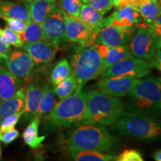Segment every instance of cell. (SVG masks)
Here are the masks:
<instances>
[{"mask_svg": "<svg viewBox=\"0 0 161 161\" xmlns=\"http://www.w3.org/2000/svg\"><path fill=\"white\" fill-rule=\"evenodd\" d=\"M114 25L134 32L139 28L147 25L142 19L140 12L134 5L119 6L111 15L104 19V25Z\"/></svg>", "mask_w": 161, "mask_h": 161, "instance_id": "10", "label": "cell"}, {"mask_svg": "<svg viewBox=\"0 0 161 161\" xmlns=\"http://www.w3.org/2000/svg\"><path fill=\"white\" fill-rule=\"evenodd\" d=\"M110 125L113 130L122 135L140 140H151L161 137V121L138 113L124 112Z\"/></svg>", "mask_w": 161, "mask_h": 161, "instance_id": "5", "label": "cell"}, {"mask_svg": "<svg viewBox=\"0 0 161 161\" xmlns=\"http://www.w3.org/2000/svg\"><path fill=\"white\" fill-rule=\"evenodd\" d=\"M136 8L140 12L142 19L147 25L155 21L161 14L160 0H138Z\"/></svg>", "mask_w": 161, "mask_h": 161, "instance_id": "21", "label": "cell"}, {"mask_svg": "<svg viewBox=\"0 0 161 161\" xmlns=\"http://www.w3.org/2000/svg\"><path fill=\"white\" fill-rule=\"evenodd\" d=\"M23 113V110H21V111L12 114L4 118L0 122V134H3L7 130L14 128L16 125L19 121L20 118H22Z\"/></svg>", "mask_w": 161, "mask_h": 161, "instance_id": "33", "label": "cell"}, {"mask_svg": "<svg viewBox=\"0 0 161 161\" xmlns=\"http://www.w3.org/2000/svg\"><path fill=\"white\" fill-rule=\"evenodd\" d=\"M81 1L83 3L91 6L103 16L110 11L114 7L112 0H81Z\"/></svg>", "mask_w": 161, "mask_h": 161, "instance_id": "32", "label": "cell"}, {"mask_svg": "<svg viewBox=\"0 0 161 161\" xmlns=\"http://www.w3.org/2000/svg\"><path fill=\"white\" fill-rule=\"evenodd\" d=\"M148 28L154 37L157 49H158L161 46V14L152 25H148Z\"/></svg>", "mask_w": 161, "mask_h": 161, "instance_id": "36", "label": "cell"}, {"mask_svg": "<svg viewBox=\"0 0 161 161\" xmlns=\"http://www.w3.org/2000/svg\"><path fill=\"white\" fill-rule=\"evenodd\" d=\"M72 74L71 66L66 59H62L56 64L50 75V82L54 86Z\"/></svg>", "mask_w": 161, "mask_h": 161, "instance_id": "29", "label": "cell"}, {"mask_svg": "<svg viewBox=\"0 0 161 161\" xmlns=\"http://www.w3.org/2000/svg\"><path fill=\"white\" fill-rule=\"evenodd\" d=\"M46 84L40 85L37 83L31 82L28 84L25 89V106L23 108V113L22 117L23 121L31 119L37 114L38 106L40 99L45 91Z\"/></svg>", "mask_w": 161, "mask_h": 161, "instance_id": "16", "label": "cell"}, {"mask_svg": "<svg viewBox=\"0 0 161 161\" xmlns=\"http://www.w3.org/2000/svg\"><path fill=\"white\" fill-rule=\"evenodd\" d=\"M0 18L2 19L5 20L7 23V25L10 29H11L13 31H14L17 33H21L23 31L27 26L28 22L26 20L19 19V18H13L5 17V16H0Z\"/></svg>", "mask_w": 161, "mask_h": 161, "instance_id": "34", "label": "cell"}, {"mask_svg": "<svg viewBox=\"0 0 161 161\" xmlns=\"http://www.w3.org/2000/svg\"><path fill=\"white\" fill-rule=\"evenodd\" d=\"M131 56L129 46L125 44L122 46H113V47L109 46L107 56L104 58H102V72H104L113 64Z\"/></svg>", "mask_w": 161, "mask_h": 161, "instance_id": "24", "label": "cell"}, {"mask_svg": "<svg viewBox=\"0 0 161 161\" xmlns=\"http://www.w3.org/2000/svg\"><path fill=\"white\" fill-rule=\"evenodd\" d=\"M1 39L2 41L8 46L12 45L14 47L19 48L23 47L24 45L19 33L13 31L8 25L3 29H1Z\"/></svg>", "mask_w": 161, "mask_h": 161, "instance_id": "30", "label": "cell"}, {"mask_svg": "<svg viewBox=\"0 0 161 161\" xmlns=\"http://www.w3.org/2000/svg\"><path fill=\"white\" fill-rule=\"evenodd\" d=\"M86 93L82 85L72 95L61 99L55 104L51 111L44 119L46 128L55 130L67 128L76 122H82L86 111Z\"/></svg>", "mask_w": 161, "mask_h": 161, "instance_id": "2", "label": "cell"}, {"mask_svg": "<svg viewBox=\"0 0 161 161\" xmlns=\"http://www.w3.org/2000/svg\"><path fill=\"white\" fill-rule=\"evenodd\" d=\"M5 64L10 72L22 80L29 78L35 67V63L31 56L25 51L20 50L10 52Z\"/></svg>", "mask_w": 161, "mask_h": 161, "instance_id": "13", "label": "cell"}, {"mask_svg": "<svg viewBox=\"0 0 161 161\" xmlns=\"http://www.w3.org/2000/svg\"><path fill=\"white\" fill-rule=\"evenodd\" d=\"M1 29H0V65H3V64H5V60L8 58L11 50H10V46H6L2 41Z\"/></svg>", "mask_w": 161, "mask_h": 161, "instance_id": "38", "label": "cell"}, {"mask_svg": "<svg viewBox=\"0 0 161 161\" xmlns=\"http://www.w3.org/2000/svg\"><path fill=\"white\" fill-rule=\"evenodd\" d=\"M86 104L82 122L110 125L124 113L125 105L119 98L98 90L86 92Z\"/></svg>", "mask_w": 161, "mask_h": 161, "instance_id": "4", "label": "cell"}, {"mask_svg": "<svg viewBox=\"0 0 161 161\" xmlns=\"http://www.w3.org/2000/svg\"><path fill=\"white\" fill-rule=\"evenodd\" d=\"M126 96L125 107L130 112L155 118L161 116V80L159 78L139 79Z\"/></svg>", "mask_w": 161, "mask_h": 161, "instance_id": "1", "label": "cell"}, {"mask_svg": "<svg viewBox=\"0 0 161 161\" xmlns=\"http://www.w3.org/2000/svg\"><path fill=\"white\" fill-rule=\"evenodd\" d=\"M19 35L24 44L35 43L43 40L41 25L31 19L28 22L25 30L19 33Z\"/></svg>", "mask_w": 161, "mask_h": 161, "instance_id": "26", "label": "cell"}, {"mask_svg": "<svg viewBox=\"0 0 161 161\" xmlns=\"http://www.w3.org/2000/svg\"><path fill=\"white\" fill-rule=\"evenodd\" d=\"M61 8L66 14L79 18L81 0H61Z\"/></svg>", "mask_w": 161, "mask_h": 161, "instance_id": "31", "label": "cell"}, {"mask_svg": "<svg viewBox=\"0 0 161 161\" xmlns=\"http://www.w3.org/2000/svg\"><path fill=\"white\" fill-rule=\"evenodd\" d=\"M118 161H143L141 153L135 149L124 150L119 156L116 157Z\"/></svg>", "mask_w": 161, "mask_h": 161, "instance_id": "35", "label": "cell"}, {"mask_svg": "<svg viewBox=\"0 0 161 161\" xmlns=\"http://www.w3.org/2000/svg\"><path fill=\"white\" fill-rule=\"evenodd\" d=\"M2 158V149H1V145H0V159Z\"/></svg>", "mask_w": 161, "mask_h": 161, "instance_id": "43", "label": "cell"}, {"mask_svg": "<svg viewBox=\"0 0 161 161\" xmlns=\"http://www.w3.org/2000/svg\"><path fill=\"white\" fill-rule=\"evenodd\" d=\"M22 85V79L0 66V102L13 96Z\"/></svg>", "mask_w": 161, "mask_h": 161, "instance_id": "17", "label": "cell"}, {"mask_svg": "<svg viewBox=\"0 0 161 161\" xmlns=\"http://www.w3.org/2000/svg\"><path fill=\"white\" fill-rule=\"evenodd\" d=\"M79 85L80 84H78L75 77L72 74L55 86L54 90L55 95H57L58 97L61 100L72 95Z\"/></svg>", "mask_w": 161, "mask_h": 161, "instance_id": "28", "label": "cell"}, {"mask_svg": "<svg viewBox=\"0 0 161 161\" xmlns=\"http://www.w3.org/2000/svg\"><path fill=\"white\" fill-rule=\"evenodd\" d=\"M154 67L150 62L136 57H130L113 64L101 73V78L113 76H133L141 78L148 76Z\"/></svg>", "mask_w": 161, "mask_h": 161, "instance_id": "7", "label": "cell"}, {"mask_svg": "<svg viewBox=\"0 0 161 161\" xmlns=\"http://www.w3.org/2000/svg\"><path fill=\"white\" fill-rule=\"evenodd\" d=\"M129 49L132 55L150 62L154 66L157 57V46L148 25L136 29L130 40Z\"/></svg>", "mask_w": 161, "mask_h": 161, "instance_id": "9", "label": "cell"}, {"mask_svg": "<svg viewBox=\"0 0 161 161\" xmlns=\"http://www.w3.org/2000/svg\"><path fill=\"white\" fill-rule=\"evenodd\" d=\"M56 0H39L32 3H26L25 8L29 11L31 20L42 23L55 9Z\"/></svg>", "mask_w": 161, "mask_h": 161, "instance_id": "19", "label": "cell"}, {"mask_svg": "<svg viewBox=\"0 0 161 161\" xmlns=\"http://www.w3.org/2000/svg\"><path fill=\"white\" fill-rule=\"evenodd\" d=\"M56 103L55 102V92L54 88L46 84L45 91L40 99L38 109L36 116L41 119L46 114L51 111L53 107Z\"/></svg>", "mask_w": 161, "mask_h": 161, "instance_id": "27", "label": "cell"}, {"mask_svg": "<svg viewBox=\"0 0 161 161\" xmlns=\"http://www.w3.org/2000/svg\"><path fill=\"white\" fill-rule=\"evenodd\" d=\"M113 4H114V6H115L116 8H118L119 6V3L120 0H112Z\"/></svg>", "mask_w": 161, "mask_h": 161, "instance_id": "41", "label": "cell"}, {"mask_svg": "<svg viewBox=\"0 0 161 161\" xmlns=\"http://www.w3.org/2000/svg\"><path fill=\"white\" fill-rule=\"evenodd\" d=\"M0 16L19 18L26 21L31 19L26 8L8 0H0Z\"/></svg>", "mask_w": 161, "mask_h": 161, "instance_id": "25", "label": "cell"}, {"mask_svg": "<svg viewBox=\"0 0 161 161\" xmlns=\"http://www.w3.org/2000/svg\"><path fill=\"white\" fill-rule=\"evenodd\" d=\"M66 34L69 42L78 43L81 46H93L97 35L79 18L65 14Z\"/></svg>", "mask_w": 161, "mask_h": 161, "instance_id": "11", "label": "cell"}, {"mask_svg": "<svg viewBox=\"0 0 161 161\" xmlns=\"http://www.w3.org/2000/svg\"><path fill=\"white\" fill-rule=\"evenodd\" d=\"M71 68L80 85L95 79L102 72V58L93 46H82L72 58Z\"/></svg>", "mask_w": 161, "mask_h": 161, "instance_id": "6", "label": "cell"}, {"mask_svg": "<svg viewBox=\"0 0 161 161\" xmlns=\"http://www.w3.org/2000/svg\"><path fill=\"white\" fill-rule=\"evenodd\" d=\"M19 136V131L14 128L3 133V134H0V141L3 142L5 145H8L14 142Z\"/></svg>", "mask_w": 161, "mask_h": 161, "instance_id": "37", "label": "cell"}, {"mask_svg": "<svg viewBox=\"0 0 161 161\" xmlns=\"http://www.w3.org/2000/svg\"><path fill=\"white\" fill-rule=\"evenodd\" d=\"M23 50L31 56L35 65H44L50 63L55 57L59 46L46 40L24 44Z\"/></svg>", "mask_w": 161, "mask_h": 161, "instance_id": "14", "label": "cell"}, {"mask_svg": "<svg viewBox=\"0 0 161 161\" xmlns=\"http://www.w3.org/2000/svg\"><path fill=\"white\" fill-rule=\"evenodd\" d=\"M74 160L77 161H111L116 157L96 150L67 149Z\"/></svg>", "mask_w": 161, "mask_h": 161, "instance_id": "23", "label": "cell"}, {"mask_svg": "<svg viewBox=\"0 0 161 161\" xmlns=\"http://www.w3.org/2000/svg\"><path fill=\"white\" fill-rule=\"evenodd\" d=\"M25 2V3H35V2L39 1V0H23Z\"/></svg>", "mask_w": 161, "mask_h": 161, "instance_id": "42", "label": "cell"}, {"mask_svg": "<svg viewBox=\"0 0 161 161\" xmlns=\"http://www.w3.org/2000/svg\"><path fill=\"white\" fill-rule=\"evenodd\" d=\"M40 122V118L37 116H34L23 134L24 142L33 149L42 146V142L45 139V136H39L38 135Z\"/></svg>", "mask_w": 161, "mask_h": 161, "instance_id": "22", "label": "cell"}, {"mask_svg": "<svg viewBox=\"0 0 161 161\" xmlns=\"http://www.w3.org/2000/svg\"><path fill=\"white\" fill-rule=\"evenodd\" d=\"M139 78L133 76H113L101 78L97 83L98 89L108 95L122 97L135 86Z\"/></svg>", "mask_w": 161, "mask_h": 161, "instance_id": "12", "label": "cell"}, {"mask_svg": "<svg viewBox=\"0 0 161 161\" xmlns=\"http://www.w3.org/2000/svg\"><path fill=\"white\" fill-rule=\"evenodd\" d=\"M25 101V90L21 87L8 99L0 102V122L7 116L23 110Z\"/></svg>", "mask_w": 161, "mask_h": 161, "instance_id": "18", "label": "cell"}, {"mask_svg": "<svg viewBox=\"0 0 161 161\" xmlns=\"http://www.w3.org/2000/svg\"><path fill=\"white\" fill-rule=\"evenodd\" d=\"M153 158L156 161H161V149L156 151L153 154Z\"/></svg>", "mask_w": 161, "mask_h": 161, "instance_id": "40", "label": "cell"}, {"mask_svg": "<svg viewBox=\"0 0 161 161\" xmlns=\"http://www.w3.org/2000/svg\"><path fill=\"white\" fill-rule=\"evenodd\" d=\"M69 134L67 149L96 150L108 152L115 146V140L105 125L81 122Z\"/></svg>", "mask_w": 161, "mask_h": 161, "instance_id": "3", "label": "cell"}, {"mask_svg": "<svg viewBox=\"0 0 161 161\" xmlns=\"http://www.w3.org/2000/svg\"><path fill=\"white\" fill-rule=\"evenodd\" d=\"M66 13L58 5L50 14L40 23L43 39L58 46L69 42L66 34Z\"/></svg>", "mask_w": 161, "mask_h": 161, "instance_id": "8", "label": "cell"}, {"mask_svg": "<svg viewBox=\"0 0 161 161\" xmlns=\"http://www.w3.org/2000/svg\"><path fill=\"white\" fill-rule=\"evenodd\" d=\"M79 19L84 22L96 35L104 26L103 15L87 4L82 3Z\"/></svg>", "mask_w": 161, "mask_h": 161, "instance_id": "20", "label": "cell"}, {"mask_svg": "<svg viewBox=\"0 0 161 161\" xmlns=\"http://www.w3.org/2000/svg\"><path fill=\"white\" fill-rule=\"evenodd\" d=\"M154 67H156L161 74V46L158 48V51H157V57L155 62L154 64ZM159 79L161 80V78Z\"/></svg>", "mask_w": 161, "mask_h": 161, "instance_id": "39", "label": "cell"}, {"mask_svg": "<svg viewBox=\"0 0 161 161\" xmlns=\"http://www.w3.org/2000/svg\"><path fill=\"white\" fill-rule=\"evenodd\" d=\"M160 1H161V0H160Z\"/></svg>", "mask_w": 161, "mask_h": 161, "instance_id": "44", "label": "cell"}, {"mask_svg": "<svg viewBox=\"0 0 161 161\" xmlns=\"http://www.w3.org/2000/svg\"><path fill=\"white\" fill-rule=\"evenodd\" d=\"M132 33V31L114 25H104L98 32L96 43L110 47L125 45L130 41Z\"/></svg>", "mask_w": 161, "mask_h": 161, "instance_id": "15", "label": "cell"}]
</instances>
